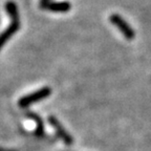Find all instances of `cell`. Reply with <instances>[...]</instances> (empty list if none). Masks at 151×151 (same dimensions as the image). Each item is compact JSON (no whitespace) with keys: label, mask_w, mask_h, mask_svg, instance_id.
<instances>
[{"label":"cell","mask_w":151,"mask_h":151,"mask_svg":"<svg viewBox=\"0 0 151 151\" xmlns=\"http://www.w3.org/2000/svg\"><path fill=\"white\" fill-rule=\"evenodd\" d=\"M44 1H47V0H44Z\"/></svg>","instance_id":"7"},{"label":"cell","mask_w":151,"mask_h":151,"mask_svg":"<svg viewBox=\"0 0 151 151\" xmlns=\"http://www.w3.org/2000/svg\"><path fill=\"white\" fill-rule=\"evenodd\" d=\"M43 6L47 9H50V11H55V12H66L68 11L70 5L66 2L62 3H50V4H43Z\"/></svg>","instance_id":"5"},{"label":"cell","mask_w":151,"mask_h":151,"mask_svg":"<svg viewBox=\"0 0 151 151\" xmlns=\"http://www.w3.org/2000/svg\"><path fill=\"white\" fill-rule=\"evenodd\" d=\"M6 11L9 14V16L12 17V24L3 32L2 34H0V50L1 47L5 44L9 38L12 37L15 33L19 29V18H18V11H17V6L14 2H9L6 3Z\"/></svg>","instance_id":"1"},{"label":"cell","mask_w":151,"mask_h":151,"mask_svg":"<svg viewBox=\"0 0 151 151\" xmlns=\"http://www.w3.org/2000/svg\"><path fill=\"white\" fill-rule=\"evenodd\" d=\"M52 93V89L48 87H43L41 89L37 90V91L33 92L31 94H27L25 97H22L21 99L19 100V106L22 107V108H25V107L29 106L32 104L37 103V102L41 101V100L47 98L50 94Z\"/></svg>","instance_id":"2"},{"label":"cell","mask_w":151,"mask_h":151,"mask_svg":"<svg viewBox=\"0 0 151 151\" xmlns=\"http://www.w3.org/2000/svg\"><path fill=\"white\" fill-rule=\"evenodd\" d=\"M0 151H14V150H6V149H3V148H0Z\"/></svg>","instance_id":"6"},{"label":"cell","mask_w":151,"mask_h":151,"mask_svg":"<svg viewBox=\"0 0 151 151\" xmlns=\"http://www.w3.org/2000/svg\"><path fill=\"white\" fill-rule=\"evenodd\" d=\"M110 21L122 32V34L127 39H133L134 38V32L132 31L131 27L121 18V16H119V15H112L110 17Z\"/></svg>","instance_id":"4"},{"label":"cell","mask_w":151,"mask_h":151,"mask_svg":"<svg viewBox=\"0 0 151 151\" xmlns=\"http://www.w3.org/2000/svg\"><path fill=\"white\" fill-rule=\"evenodd\" d=\"M48 122L50 123V125L55 128V130L57 131L58 135L61 137L62 141L65 143L66 145H71L73 144V137L69 135V133L64 129V127L62 126V124L59 122V121L57 120L56 116H48Z\"/></svg>","instance_id":"3"}]
</instances>
